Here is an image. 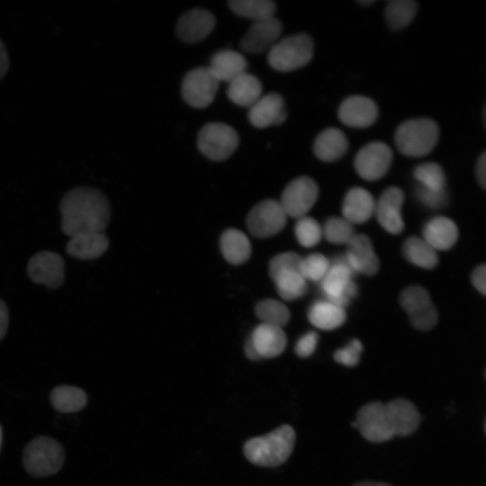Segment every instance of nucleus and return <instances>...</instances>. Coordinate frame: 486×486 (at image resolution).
I'll use <instances>...</instances> for the list:
<instances>
[{
    "mask_svg": "<svg viewBox=\"0 0 486 486\" xmlns=\"http://www.w3.org/2000/svg\"><path fill=\"white\" fill-rule=\"evenodd\" d=\"M373 3H374V1H372V0H363V1H360V4H364V5H369V4H372Z\"/></svg>",
    "mask_w": 486,
    "mask_h": 486,
    "instance_id": "obj_51",
    "label": "nucleus"
},
{
    "mask_svg": "<svg viewBox=\"0 0 486 486\" xmlns=\"http://www.w3.org/2000/svg\"><path fill=\"white\" fill-rule=\"evenodd\" d=\"M2 443H3V430H2V427L0 425V451H1V447H2Z\"/></svg>",
    "mask_w": 486,
    "mask_h": 486,
    "instance_id": "obj_52",
    "label": "nucleus"
},
{
    "mask_svg": "<svg viewBox=\"0 0 486 486\" xmlns=\"http://www.w3.org/2000/svg\"><path fill=\"white\" fill-rule=\"evenodd\" d=\"M294 233L298 242L302 247L311 248L320 240L322 230L317 220L303 216L296 222Z\"/></svg>",
    "mask_w": 486,
    "mask_h": 486,
    "instance_id": "obj_38",
    "label": "nucleus"
},
{
    "mask_svg": "<svg viewBox=\"0 0 486 486\" xmlns=\"http://www.w3.org/2000/svg\"><path fill=\"white\" fill-rule=\"evenodd\" d=\"M227 94L234 104L250 107L262 96V85L257 77L246 72L229 83Z\"/></svg>",
    "mask_w": 486,
    "mask_h": 486,
    "instance_id": "obj_26",
    "label": "nucleus"
},
{
    "mask_svg": "<svg viewBox=\"0 0 486 486\" xmlns=\"http://www.w3.org/2000/svg\"><path fill=\"white\" fill-rule=\"evenodd\" d=\"M61 230L73 237L86 232H103L111 219V207L106 195L89 186L68 191L59 203Z\"/></svg>",
    "mask_w": 486,
    "mask_h": 486,
    "instance_id": "obj_2",
    "label": "nucleus"
},
{
    "mask_svg": "<svg viewBox=\"0 0 486 486\" xmlns=\"http://www.w3.org/2000/svg\"><path fill=\"white\" fill-rule=\"evenodd\" d=\"M313 55V42L305 33L278 40L267 53V62L275 70L288 72L307 65Z\"/></svg>",
    "mask_w": 486,
    "mask_h": 486,
    "instance_id": "obj_6",
    "label": "nucleus"
},
{
    "mask_svg": "<svg viewBox=\"0 0 486 486\" xmlns=\"http://www.w3.org/2000/svg\"><path fill=\"white\" fill-rule=\"evenodd\" d=\"M255 311L262 323L282 328L288 323L291 316L289 309L283 302L274 299L260 301Z\"/></svg>",
    "mask_w": 486,
    "mask_h": 486,
    "instance_id": "obj_34",
    "label": "nucleus"
},
{
    "mask_svg": "<svg viewBox=\"0 0 486 486\" xmlns=\"http://www.w3.org/2000/svg\"><path fill=\"white\" fill-rule=\"evenodd\" d=\"M9 68L8 54L5 47L0 40V79L5 75Z\"/></svg>",
    "mask_w": 486,
    "mask_h": 486,
    "instance_id": "obj_48",
    "label": "nucleus"
},
{
    "mask_svg": "<svg viewBox=\"0 0 486 486\" xmlns=\"http://www.w3.org/2000/svg\"><path fill=\"white\" fill-rule=\"evenodd\" d=\"M423 239L435 250H447L457 240L458 230L453 220L439 216L431 219L423 228Z\"/></svg>",
    "mask_w": 486,
    "mask_h": 486,
    "instance_id": "obj_24",
    "label": "nucleus"
},
{
    "mask_svg": "<svg viewBox=\"0 0 486 486\" xmlns=\"http://www.w3.org/2000/svg\"><path fill=\"white\" fill-rule=\"evenodd\" d=\"M362 352V343L360 340L355 338L352 339L346 347L338 349L334 353L333 356L335 361L338 364L348 367H353L358 364Z\"/></svg>",
    "mask_w": 486,
    "mask_h": 486,
    "instance_id": "obj_41",
    "label": "nucleus"
},
{
    "mask_svg": "<svg viewBox=\"0 0 486 486\" xmlns=\"http://www.w3.org/2000/svg\"><path fill=\"white\" fill-rule=\"evenodd\" d=\"M318 195L319 187L315 181L308 176H300L284 187L279 202L287 216L300 219L311 209Z\"/></svg>",
    "mask_w": 486,
    "mask_h": 486,
    "instance_id": "obj_10",
    "label": "nucleus"
},
{
    "mask_svg": "<svg viewBox=\"0 0 486 486\" xmlns=\"http://www.w3.org/2000/svg\"><path fill=\"white\" fill-rule=\"evenodd\" d=\"M276 291L284 301H294L307 291V281L299 270H285L272 278Z\"/></svg>",
    "mask_w": 486,
    "mask_h": 486,
    "instance_id": "obj_31",
    "label": "nucleus"
},
{
    "mask_svg": "<svg viewBox=\"0 0 486 486\" xmlns=\"http://www.w3.org/2000/svg\"><path fill=\"white\" fill-rule=\"evenodd\" d=\"M345 309L326 300L314 302L308 310V319L316 328L332 330L346 320Z\"/></svg>",
    "mask_w": 486,
    "mask_h": 486,
    "instance_id": "obj_27",
    "label": "nucleus"
},
{
    "mask_svg": "<svg viewBox=\"0 0 486 486\" xmlns=\"http://www.w3.org/2000/svg\"><path fill=\"white\" fill-rule=\"evenodd\" d=\"M392 159L390 147L381 141L364 146L356 154L354 166L356 173L364 180L375 181L389 170Z\"/></svg>",
    "mask_w": 486,
    "mask_h": 486,
    "instance_id": "obj_12",
    "label": "nucleus"
},
{
    "mask_svg": "<svg viewBox=\"0 0 486 486\" xmlns=\"http://www.w3.org/2000/svg\"><path fill=\"white\" fill-rule=\"evenodd\" d=\"M375 201L373 195L362 187H353L346 194L342 205L343 218L351 224H361L374 213Z\"/></svg>",
    "mask_w": 486,
    "mask_h": 486,
    "instance_id": "obj_20",
    "label": "nucleus"
},
{
    "mask_svg": "<svg viewBox=\"0 0 486 486\" xmlns=\"http://www.w3.org/2000/svg\"><path fill=\"white\" fill-rule=\"evenodd\" d=\"M403 201V192L396 186H392L382 193L375 203L374 212L378 222L392 234H399L404 229L401 216Z\"/></svg>",
    "mask_w": 486,
    "mask_h": 486,
    "instance_id": "obj_15",
    "label": "nucleus"
},
{
    "mask_svg": "<svg viewBox=\"0 0 486 486\" xmlns=\"http://www.w3.org/2000/svg\"><path fill=\"white\" fill-rule=\"evenodd\" d=\"M322 233L333 244H347L355 236L353 224L339 217L329 218L324 224Z\"/></svg>",
    "mask_w": 486,
    "mask_h": 486,
    "instance_id": "obj_37",
    "label": "nucleus"
},
{
    "mask_svg": "<svg viewBox=\"0 0 486 486\" xmlns=\"http://www.w3.org/2000/svg\"><path fill=\"white\" fill-rule=\"evenodd\" d=\"M26 270L33 283L57 289L64 282L65 261L59 254L43 250L30 258Z\"/></svg>",
    "mask_w": 486,
    "mask_h": 486,
    "instance_id": "obj_13",
    "label": "nucleus"
},
{
    "mask_svg": "<svg viewBox=\"0 0 486 486\" xmlns=\"http://www.w3.org/2000/svg\"><path fill=\"white\" fill-rule=\"evenodd\" d=\"M347 147L346 137L339 129L328 128L317 136L313 151L319 159L333 162L345 155Z\"/></svg>",
    "mask_w": 486,
    "mask_h": 486,
    "instance_id": "obj_25",
    "label": "nucleus"
},
{
    "mask_svg": "<svg viewBox=\"0 0 486 486\" xmlns=\"http://www.w3.org/2000/svg\"><path fill=\"white\" fill-rule=\"evenodd\" d=\"M260 358H273L281 355L287 343L282 328L261 323L249 336Z\"/></svg>",
    "mask_w": 486,
    "mask_h": 486,
    "instance_id": "obj_21",
    "label": "nucleus"
},
{
    "mask_svg": "<svg viewBox=\"0 0 486 486\" xmlns=\"http://www.w3.org/2000/svg\"><path fill=\"white\" fill-rule=\"evenodd\" d=\"M400 302L409 316L432 305L430 296L427 290L418 285L410 286L404 289L400 293Z\"/></svg>",
    "mask_w": 486,
    "mask_h": 486,
    "instance_id": "obj_36",
    "label": "nucleus"
},
{
    "mask_svg": "<svg viewBox=\"0 0 486 486\" xmlns=\"http://www.w3.org/2000/svg\"><path fill=\"white\" fill-rule=\"evenodd\" d=\"M355 273L343 256L329 262V267L320 282L326 301L345 308L357 293V286L353 281Z\"/></svg>",
    "mask_w": 486,
    "mask_h": 486,
    "instance_id": "obj_7",
    "label": "nucleus"
},
{
    "mask_svg": "<svg viewBox=\"0 0 486 486\" xmlns=\"http://www.w3.org/2000/svg\"><path fill=\"white\" fill-rule=\"evenodd\" d=\"M108 247L109 239L104 232H86L71 237L66 251L75 258L90 260L101 256Z\"/></svg>",
    "mask_w": 486,
    "mask_h": 486,
    "instance_id": "obj_22",
    "label": "nucleus"
},
{
    "mask_svg": "<svg viewBox=\"0 0 486 486\" xmlns=\"http://www.w3.org/2000/svg\"><path fill=\"white\" fill-rule=\"evenodd\" d=\"M219 84L209 68H194L183 79V99L192 107L205 108L213 101Z\"/></svg>",
    "mask_w": 486,
    "mask_h": 486,
    "instance_id": "obj_9",
    "label": "nucleus"
},
{
    "mask_svg": "<svg viewBox=\"0 0 486 486\" xmlns=\"http://www.w3.org/2000/svg\"><path fill=\"white\" fill-rule=\"evenodd\" d=\"M284 98L276 93L262 95L248 111V120L256 128L279 125L286 119Z\"/></svg>",
    "mask_w": 486,
    "mask_h": 486,
    "instance_id": "obj_19",
    "label": "nucleus"
},
{
    "mask_svg": "<svg viewBox=\"0 0 486 486\" xmlns=\"http://www.w3.org/2000/svg\"><path fill=\"white\" fill-rule=\"evenodd\" d=\"M346 245L347 249L344 256L355 274L374 275L377 273L380 266L379 258L366 235H355Z\"/></svg>",
    "mask_w": 486,
    "mask_h": 486,
    "instance_id": "obj_17",
    "label": "nucleus"
},
{
    "mask_svg": "<svg viewBox=\"0 0 486 486\" xmlns=\"http://www.w3.org/2000/svg\"><path fill=\"white\" fill-rule=\"evenodd\" d=\"M238 135L228 124L210 122L199 131L197 146L209 159L222 161L230 158L238 145Z\"/></svg>",
    "mask_w": 486,
    "mask_h": 486,
    "instance_id": "obj_8",
    "label": "nucleus"
},
{
    "mask_svg": "<svg viewBox=\"0 0 486 486\" xmlns=\"http://www.w3.org/2000/svg\"><path fill=\"white\" fill-rule=\"evenodd\" d=\"M328 267V259L321 254L314 253L302 258L300 273L306 281L320 282Z\"/></svg>",
    "mask_w": 486,
    "mask_h": 486,
    "instance_id": "obj_39",
    "label": "nucleus"
},
{
    "mask_svg": "<svg viewBox=\"0 0 486 486\" xmlns=\"http://www.w3.org/2000/svg\"><path fill=\"white\" fill-rule=\"evenodd\" d=\"M245 354L248 358L251 360H258L260 359L259 355L257 354L250 338H248L245 343L244 346Z\"/></svg>",
    "mask_w": 486,
    "mask_h": 486,
    "instance_id": "obj_49",
    "label": "nucleus"
},
{
    "mask_svg": "<svg viewBox=\"0 0 486 486\" xmlns=\"http://www.w3.org/2000/svg\"><path fill=\"white\" fill-rule=\"evenodd\" d=\"M475 176L480 185L484 189L486 186V153L482 152L479 157L476 166Z\"/></svg>",
    "mask_w": 486,
    "mask_h": 486,
    "instance_id": "obj_46",
    "label": "nucleus"
},
{
    "mask_svg": "<svg viewBox=\"0 0 486 486\" xmlns=\"http://www.w3.org/2000/svg\"><path fill=\"white\" fill-rule=\"evenodd\" d=\"M438 135V127L433 120L418 118L402 122L395 131L394 140L403 155L417 158L434 149Z\"/></svg>",
    "mask_w": 486,
    "mask_h": 486,
    "instance_id": "obj_4",
    "label": "nucleus"
},
{
    "mask_svg": "<svg viewBox=\"0 0 486 486\" xmlns=\"http://www.w3.org/2000/svg\"><path fill=\"white\" fill-rule=\"evenodd\" d=\"M53 408L61 413H73L83 410L87 403V395L82 389L72 385H59L50 392Z\"/></svg>",
    "mask_w": 486,
    "mask_h": 486,
    "instance_id": "obj_29",
    "label": "nucleus"
},
{
    "mask_svg": "<svg viewBox=\"0 0 486 486\" xmlns=\"http://www.w3.org/2000/svg\"><path fill=\"white\" fill-rule=\"evenodd\" d=\"M9 324V312L6 304L0 299V340L6 334Z\"/></svg>",
    "mask_w": 486,
    "mask_h": 486,
    "instance_id": "obj_47",
    "label": "nucleus"
},
{
    "mask_svg": "<svg viewBox=\"0 0 486 486\" xmlns=\"http://www.w3.org/2000/svg\"><path fill=\"white\" fill-rule=\"evenodd\" d=\"M230 9L239 16L256 21L274 16L275 4L271 0H230Z\"/></svg>",
    "mask_w": 486,
    "mask_h": 486,
    "instance_id": "obj_32",
    "label": "nucleus"
},
{
    "mask_svg": "<svg viewBox=\"0 0 486 486\" xmlns=\"http://www.w3.org/2000/svg\"><path fill=\"white\" fill-rule=\"evenodd\" d=\"M411 324L418 329L426 331L431 329L437 321V313L436 308L432 305L429 307L410 315Z\"/></svg>",
    "mask_w": 486,
    "mask_h": 486,
    "instance_id": "obj_43",
    "label": "nucleus"
},
{
    "mask_svg": "<svg viewBox=\"0 0 486 486\" xmlns=\"http://www.w3.org/2000/svg\"><path fill=\"white\" fill-rule=\"evenodd\" d=\"M418 5L412 0L390 1L385 9V18L389 27L400 30L406 27L414 18Z\"/></svg>",
    "mask_w": 486,
    "mask_h": 486,
    "instance_id": "obj_33",
    "label": "nucleus"
},
{
    "mask_svg": "<svg viewBox=\"0 0 486 486\" xmlns=\"http://www.w3.org/2000/svg\"><path fill=\"white\" fill-rule=\"evenodd\" d=\"M65 460V450L56 439L39 436L23 449L25 470L34 477H46L58 472Z\"/></svg>",
    "mask_w": 486,
    "mask_h": 486,
    "instance_id": "obj_5",
    "label": "nucleus"
},
{
    "mask_svg": "<svg viewBox=\"0 0 486 486\" xmlns=\"http://www.w3.org/2000/svg\"><path fill=\"white\" fill-rule=\"evenodd\" d=\"M215 22L212 14L204 9L194 8L184 13L178 19L176 34L184 42H198L212 32Z\"/></svg>",
    "mask_w": 486,
    "mask_h": 486,
    "instance_id": "obj_18",
    "label": "nucleus"
},
{
    "mask_svg": "<svg viewBox=\"0 0 486 486\" xmlns=\"http://www.w3.org/2000/svg\"><path fill=\"white\" fill-rule=\"evenodd\" d=\"M318 338V334L314 331H310L302 336L295 344L296 355L302 358L310 356L317 346Z\"/></svg>",
    "mask_w": 486,
    "mask_h": 486,
    "instance_id": "obj_44",
    "label": "nucleus"
},
{
    "mask_svg": "<svg viewBox=\"0 0 486 486\" xmlns=\"http://www.w3.org/2000/svg\"><path fill=\"white\" fill-rule=\"evenodd\" d=\"M283 26L274 16L254 22L240 41V48L248 53L269 51L279 40Z\"/></svg>",
    "mask_w": 486,
    "mask_h": 486,
    "instance_id": "obj_14",
    "label": "nucleus"
},
{
    "mask_svg": "<svg viewBox=\"0 0 486 486\" xmlns=\"http://www.w3.org/2000/svg\"><path fill=\"white\" fill-rule=\"evenodd\" d=\"M353 486H394L388 482L375 481H362L355 483Z\"/></svg>",
    "mask_w": 486,
    "mask_h": 486,
    "instance_id": "obj_50",
    "label": "nucleus"
},
{
    "mask_svg": "<svg viewBox=\"0 0 486 486\" xmlns=\"http://www.w3.org/2000/svg\"><path fill=\"white\" fill-rule=\"evenodd\" d=\"M338 116L340 122L348 127L366 128L375 122L378 108L375 103L366 96L352 95L341 103Z\"/></svg>",
    "mask_w": 486,
    "mask_h": 486,
    "instance_id": "obj_16",
    "label": "nucleus"
},
{
    "mask_svg": "<svg viewBox=\"0 0 486 486\" xmlns=\"http://www.w3.org/2000/svg\"><path fill=\"white\" fill-rule=\"evenodd\" d=\"M355 421L364 439L380 444L394 436L414 434L420 425L421 416L412 401L396 398L385 403L367 402L359 408Z\"/></svg>",
    "mask_w": 486,
    "mask_h": 486,
    "instance_id": "obj_1",
    "label": "nucleus"
},
{
    "mask_svg": "<svg viewBox=\"0 0 486 486\" xmlns=\"http://www.w3.org/2000/svg\"><path fill=\"white\" fill-rule=\"evenodd\" d=\"M413 175L420 186L436 192L446 191L445 174L438 164L426 162L418 165L414 169Z\"/></svg>",
    "mask_w": 486,
    "mask_h": 486,
    "instance_id": "obj_35",
    "label": "nucleus"
},
{
    "mask_svg": "<svg viewBox=\"0 0 486 486\" xmlns=\"http://www.w3.org/2000/svg\"><path fill=\"white\" fill-rule=\"evenodd\" d=\"M248 63L238 52L222 50L216 52L208 67L219 82L228 84L247 72Z\"/></svg>",
    "mask_w": 486,
    "mask_h": 486,
    "instance_id": "obj_23",
    "label": "nucleus"
},
{
    "mask_svg": "<svg viewBox=\"0 0 486 486\" xmlns=\"http://www.w3.org/2000/svg\"><path fill=\"white\" fill-rule=\"evenodd\" d=\"M286 218L279 201L266 199L251 209L247 217V227L253 236L267 238L284 229Z\"/></svg>",
    "mask_w": 486,
    "mask_h": 486,
    "instance_id": "obj_11",
    "label": "nucleus"
},
{
    "mask_svg": "<svg viewBox=\"0 0 486 486\" xmlns=\"http://www.w3.org/2000/svg\"><path fill=\"white\" fill-rule=\"evenodd\" d=\"M302 258L294 252H284L276 255L269 263V274L271 278L285 270L295 269L300 271Z\"/></svg>",
    "mask_w": 486,
    "mask_h": 486,
    "instance_id": "obj_40",
    "label": "nucleus"
},
{
    "mask_svg": "<svg viewBox=\"0 0 486 486\" xmlns=\"http://www.w3.org/2000/svg\"><path fill=\"white\" fill-rule=\"evenodd\" d=\"M415 194L418 201L430 209H438L444 206L447 201L446 191L436 192L418 185Z\"/></svg>",
    "mask_w": 486,
    "mask_h": 486,
    "instance_id": "obj_42",
    "label": "nucleus"
},
{
    "mask_svg": "<svg viewBox=\"0 0 486 486\" xmlns=\"http://www.w3.org/2000/svg\"><path fill=\"white\" fill-rule=\"evenodd\" d=\"M472 283L473 286L480 292L482 294H485L486 292V266L485 265H481L477 266L472 274Z\"/></svg>",
    "mask_w": 486,
    "mask_h": 486,
    "instance_id": "obj_45",
    "label": "nucleus"
},
{
    "mask_svg": "<svg viewBox=\"0 0 486 486\" xmlns=\"http://www.w3.org/2000/svg\"><path fill=\"white\" fill-rule=\"evenodd\" d=\"M401 251L409 262L422 268H433L438 262L436 250L421 238H408L402 244Z\"/></svg>",
    "mask_w": 486,
    "mask_h": 486,
    "instance_id": "obj_30",
    "label": "nucleus"
},
{
    "mask_svg": "<svg viewBox=\"0 0 486 486\" xmlns=\"http://www.w3.org/2000/svg\"><path fill=\"white\" fill-rule=\"evenodd\" d=\"M296 441L293 428L284 424L268 434L248 439L243 446L246 458L263 467H276L287 461Z\"/></svg>",
    "mask_w": 486,
    "mask_h": 486,
    "instance_id": "obj_3",
    "label": "nucleus"
},
{
    "mask_svg": "<svg viewBox=\"0 0 486 486\" xmlns=\"http://www.w3.org/2000/svg\"><path fill=\"white\" fill-rule=\"evenodd\" d=\"M220 249L224 258L232 265L245 263L251 255L249 239L237 229H229L222 233Z\"/></svg>",
    "mask_w": 486,
    "mask_h": 486,
    "instance_id": "obj_28",
    "label": "nucleus"
}]
</instances>
